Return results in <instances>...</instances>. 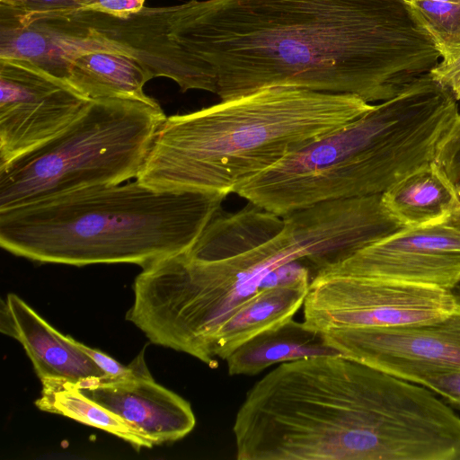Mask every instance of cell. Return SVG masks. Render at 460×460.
<instances>
[{"label":"cell","instance_id":"cell-17","mask_svg":"<svg viewBox=\"0 0 460 460\" xmlns=\"http://www.w3.org/2000/svg\"><path fill=\"white\" fill-rule=\"evenodd\" d=\"M42 389L35 405L43 411L70 418L100 429L129 443L134 448H150L154 444L119 416L84 395L66 379L41 380Z\"/></svg>","mask_w":460,"mask_h":460},{"label":"cell","instance_id":"cell-25","mask_svg":"<svg viewBox=\"0 0 460 460\" xmlns=\"http://www.w3.org/2000/svg\"><path fill=\"white\" fill-rule=\"evenodd\" d=\"M448 292L452 298L454 299L455 303L460 306V277L448 289Z\"/></svg>","mask_w":460,"mask_h":460},{"label":"cell","instance_id":"cell-1","mask_svg":"<svg viewBox=\"0 0 460 460\" xmlns=\"http://www.w3.org/2000/svg\"><path fill=\"white\" fill-rule=\"evenodd\" d=\"M239 460H457L460 417L429 389L345 355L286 362L247 393Z\"/></svg>","mask_w":460,"mask_h":460},{"label":"cell","instance_id":"cell-20","mask_svg":"<svg viewBox=\"0 0 460 460\" xmlns=\"http://www.w3.org/2000/svg\"><path fill=\"white\" fill-rule=\"evenodd\" d=\"M456 189L460 188V112L440 143L435 161Z\"/></svg>","mask_w":460,"mask_h":460},{"label":"cell","instance_id":"cell-14","mask_svg":"<svg viewBox=\"0 0 460 460\" xmlns=\"http://www.w3.org/2000/svg\"><path fill=\"white\" fill-rule=\"evenodd\" d=\"M342 355L324 332L289 319L248 340L226 359L230 376H253L279 362Z\"/></svg>","mask_w":460,"mask_h":460},{"label":"cell","instance_id":"cell-18","mask_svg":"<svg viewBox=\"0 0 460 460\" xmlns=\"http://www.w3.org/2000/svg\"><path fill=\"white\" fill-rule=\"evenodd\" d=\"M404 4L441 56L460 46V2L404 0Z\"/></svg>","mask_w":460,"mask_h":460},{"label":"cell","instance_id":"cell-6","mask_svg":"<svg viewBox=\"0 0 460 460\" xmlns=\"http://www.w3.org/2000/svg\"><path fill=\"white\" fill-rule=\"evenodd\" d=\"M165 118L156 101L91 100L58 135L0 164V211L137 178Z\"/></svg>","mask_w":460,"mask_h":460},{"label":"cell","instance_id":"cell-5","mask_svg":"<svg viewBox=\"0 0 460 460\" xmlns=\"http://www.w3.org/2000/svg\"><path fill=\"white\" fill-rule=\"evenodd\" d=\"M458 113L451 95L419 83L290 153L234 193L279 216L382 194L435 161Z\"/></svg>","mask_w":460,"mask_h":460},{"label":"cell","instance_id":"cell-28","mask_svg":"<svg viewBox=\"0 0 460 460\" xmlns=\"http://www.w3.org/2000/svg\"><path fill=\"white\" fill-rule=\"evenodd\" d=\"M456 408L460 410V407H456Z\"/></svg>","mask_w":460,"mask_h":460},{"label":"cell","instance_id":"cell-7","mask_svg":"<svg viewBox=\"0 0 460 460\" xmlns=\"http://www.w3.org/2000/svg\"><path fill=\"white\" fill-rule=\"evenodd\" d=\"M303 306L304 322L321 332L429 323L457 308L440 288L330 273L311 279Z\"/></svg>","mask_w":460,"mask_h":460},{"label":"cell","instance_id":"cell-26","mask_svg":"<svg viewBox=\"0 0 460 460\" xmlns=\"http://www.w3.org/2000/svg\"><path fill=\"white\" fill-rule=\"evenodd\" d=\"M16 1H19V0H0V4H11V3H13Z\"/></svg>","mask_w":460,"mask_h":460},{"label":"cell","instance_id":"cell-21","mask_svg":"<svg viewBox=\"0 0 460 460\" xmlns=\"http://www.w3.org/2000/svg\"><path fill=\"white\" fill-rule=\"evenodd\" d=\"M74 344L84 352L104 372L106 376L114 378H131L149 373L146 365L144 351L128 366L119 363L116 359L107 354L90 348L72 338Z\"/></svg>","mask_w":460,"mask_h":460},{"label":"cell","instance_id":"cell-15","mask_svg":"<svg viewBox=\"0 0 460 460\" xmlns=\"http://www.w3.org/2000/svg\"><path fill=\"white\" fill-rule=\"evenodd\" d=\"M310 281L271 286L249 298L217 331L212 342L215 358L226 360L248 340L292 319L304 305Z\"/></svg>","mask_w":460,"mask_h":460},{"label":"cell","instance_id":"cell-4","mask_svg":"<svg viewBox=\"0 0 460 460\" xmlns=\"http://www.w3.org/2000/svg\"><path fill=\"white\" fill-rule=\"evenodd\" d=\"M226 196L139 181L84 188L0 211V244L31 261L142 269L188 251Z\"/></svg>","mask_w":460,"mask_h":460},{"label":"cell","instance_id":"cell-27","mask_svg":"<svg viewBox=\"0 0 460 460\" xmlns=\"http://www.w3.org/2000/svg\"><path fill=\"white\" fill-rule=\"evenodd\" d=\"M433 1H443V2H460V0H433Z\"/></svg>","mask_w":460,"mask_h":460},{"label":"cell","instance_id":"cell-2","mask_svg":"<svg viewBox=\"0 0 460 460\" xmlns=\"http://www.w3.org/2000/svg\"><path fill=\"white\" fill-rule=\"evenodd\" d=\"M199 90L266 87L395 97L383 60L382 0H190Z\"/></svg>","mask_w":460,"mask_h":460},{"label":"cell","instance_id":"cell-22","mask_svg":"<svg viewBox=\"0 0 460 460\" xmlns=\"http://www.w3.org/2000/svg\"><path fill=\"white\" fill-rule=\"evenodd\" d=\"M430 71V78L460 101V46L450 50Z\"/></svg>","mask_w":460,"mask_h":460},{"label":"cell","instance_id":"cell-13","mask_svg":"<svg viewBox=\"0 0 460 460\" xmlns=\"http://www.w3.org/2000/svg\"><path fill=\"white\" fill-rule=\"evenodd\" d=\"M55 75L89 100L155 101L144 92L145 84L151 80L148 73L136 60L124 55L85 52L65 60Z\"/></svg>","mask_w":460,"mask_h":460},{"label":"cell","instance_id":"cell-23","mask_svg":"<svg viewBox=\"0 0 460 460\" xmlns=\"http://www.w3.org/2000/svg\"><path fill=\"white\" fill-rule=\"evenodd\" d=\"M420 385L443 396L456 408L460 407V369L427 376Z\"/></svg>","mask_w":460,"mask_h":460},{"label":"cell","instance_id":"cell-8","mask_svg":"<svg viewBox=\"0 0 460 460\" xmlns=\"http://www.w3.org/2000/svg\"><path fill=\"white\" fill-rule=\"evenodd\" d=\"M0 164L58 135L91 101L38 65L11 58H0Z\"/></svg>","mask_w":460,"mask_h":460},{"label":"cell","instance_id":"cell-19","mask_svg":"<svg viewBox=\"0 0 460 460\" xmlns=\"http://www.w3.org/2000/svg\"><path fill=\"white\" fill-rule=\"evenodd\" d=\"M1 19L21 26L82 10L78 0H19L0 4Z\"/></svg>","mask_w":460,"mask_h":460},{"label":"cell","instance_id":"cell-3","mask_svg":"<svg viewBox=\"0 0 460 460\" xmlns=\"http://www.w3.org/2000/svg\"><path fill=\"white\" fill-rule=\"evenodd\" d=\"M352 94L266 87L161 123L137 177L158 190L234 192L374 108Z\"/></svg>","mask_w":460,"mask_h":460},{"label":"cell","instance_id":"cell-12","mask_svg":"<svg viewBox=\"0 0 460 460\" xmlns=\"http://www.w3.org/2000/svg\"><path fill=\"white\" fill-rule=\"evenodd\" d=\"M0 332L21 343L40 381L66 379L77 384L105 375L72 337L53 328L16 294L1 301Z\"/></svg>","mask_w":460,"mask_h":460},{"label":"cell","instance_id":"cell-11","mask_svg":"<svg viewBox=\"0 0 460 460\" xmlns=\"http://www.w3.org/2000/svg\"><path fill=\"white\" fill-rule=\"evenodd\" d=\"M90 399L119 416L154 446L178 441L192 431L190 403L149 373L131 378L104 375L75 384Z\"/></svg>","mask_w":460,"mask_h":460},{"label":"cell","instance_id":"cell-24","mask_svg":"<svg viewBox=\"0 0 460 460\" xmlns=\"http://www.w3.org/2000/svg\"><path fill=\"white\" fill-rule=\"evenodd\" d=\"M457 192L459 199V206L445 223L460 230V188L457 189Z\"/></svg>","mask_w":460,"mask_h":460},{"label":"cell","instance_id":"cell-16","mask_svg":"<svg viewBox=\"0 0 460 460\" xmlns=\"http://www.w3.org/2000/svg\"><path fill=\"white\" fill-rule=\"evenodd\" d=\"M382 198L406 227L445 223L459 206L457 189L435 162L403 178Z\"/></svg>","mask_w":460,"mask_h":460},{"label":"cell","instance_id":"cell-10","mask_svg":"<svg viewBox=\"0 0 460 460\" xmlns=\"http://www.w3.org/2000/svg\"><path fill=\"white\" fill-rule=\"evenodd\" d=\"M320 273L379 278L448 290L460 277V230L446 223L405 227Z\"/></svg>","mask_w":460,"mask_h":460},{"label":"cell","instance_id":"cell-9","mask_svg":"<svg viewBox=\"0 0 460 460\" xmlns=\"http://www.w3.org/2000/svg\"><path fill=\"white\" fill-rule=\"evenodd\" d=\"M342 355L420 385L427 376L460 369V306L429 323L323 332Z\"/></svg>","mask_w":460,"mask_h":460}]
</instances>
